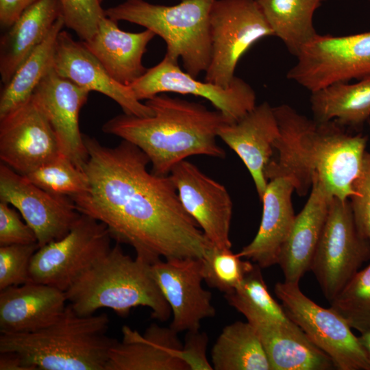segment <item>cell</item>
<instances>
[{
  "label": "cell",
  "instance_id": "7a4b0ae2",
  "mask_svg": "<svg viewBox=\"0 0 370 370\" xmlns=\"http://www.w3.org/2000/svg\"><path fill=\"white\" fill-rule=\"evenodd\" d=\"M280 134L274 144L276 157L265 170L267 181L286 177L304 197L314 177L332 197L349 199L366 152L367 138L346 132L335 121L310 119L286 104L273 107Z\"/></svg>",
  "mask_w": 370,
  "mask_h": 370
},
{
  "label": "cell",
  "instance_id": "277c9868",
  "mask_svg": "<svg viewBox=\"0 0 370 370\" xmlns=\"http://www.w3.org/2000/svg\"><path fill=\"white\" fill-rule=\"evenodd\" d=\"M107 314L81 316L69 304L51 325L26 334H1L0 352H14L27 370H105L116 339Z\"/></svg>",
  "mask_w": 370,
  "mask_h": 370
},
{
  "label": "cell",
  "instance_id": "6da1fadb",
  "mask_svg": "<svg viewBox=\"0 0 370 370\" xmlns=\"http://www.w3.org/2000/svg\"><path fill=\"white\" fill-rule=\"evenodd\" d=\"M88 190L72 199L81 214L104 223L116 243L152 264L171 258H201L211 245L182 206L169 175L147 169V155L123 140L114 147L84 135Z\"/></svg>",
  "mask_w": 370,
  "mask_h": 370
},
{
  "label": "cell",
  "instance_id": "7402d4cb",
  "mask_svg": "<svg viewBox=\"0 0 370 370\" xmlns=\"http://www.w3.org/2000/svg\"><path fill=\"white\" fill-rule=\"evenodd\" d=\"M65 292L53 286L29 282L0 291L1 334H26L56 322L64 312Z\"/></svg>",
  "mask_w": 370,
  "mask_h": 370
},
{
  "label": "cell",
  "instance_id": "5b68a950",
  "mask_svg": "<svg viewBox=\"0 0 370 370\" xmlns=\"http://www.w3.org/2000/svg\"><path fill=\"white\" fill-rule=\"evenodd\" d=\"M67 301L81 316L110 308L126 317L138 306L153 319L167 321L171 309L151 272V264L125 254L116 243L65 291Z\"/></svg>",
  "mask_w": 370,
  "mask_h": 370
},
{
  "label": "cell",
  "instance_id": "d4e9b609",
  "mask_svg": "<svg viewBox=\"0 0 370 370\" xmlns=\"http://www.w3.org/2000/svg\"><path fill=\"white\" fill-rule=\"evenodd\" d=\"M155 36L147 29L137 33L125 32L118 21L106 16L94 36L82 42L114 80L130 86L147 70L142 59Z\"/></svg>",
  "mask_w": 370,
  "mask_h": 370
},
{
  "label": "cell",
  "instance_id": "836d02e7",
  "mask_svg": "<svg viewBox=\"0 0 370 370\" xmlns=\"http://www.w3.org/2000/svg\"><path fill=\"white\" fill-rule=\"evenodd\" d=\"M204 281L225 294L234 291L254 264L243 260L231 249L210 245L201 258Z\"/></svg>",
  "mask_w": 370,
  "mask_h": 370
},
{
  "label": "cell",
  "instance_id": "83f0119b",
  "mask_svg": "<svg viewBox=\"0 0 370 370\" xmlns=\"http://www.w3.org/2000/svg\"><path fill=\"white\" fill-rule=\"evenodd\" d=\"M271 27L291 53L297 56L318 34L313 16L321 0H256Z\"/></svg>",
  "mask_w": 370,
  "mask_h": 370
},
{
  "label": "cell",
  "instance_id": "3957f363",
  "mask_svg": "<svg viewBox=\"0 0 370 370\" xmlns=\"http://www.w3.org/2000/svg\"><path fill=\"white\" fill-rule=\"evenodd\" d=\"M145 103L153 115L123 113L106 121L102 131L140 149L152 164V173L169 175L177 163L192 156L225 158L216 138L223 125L232 123L221 112L164 93Z\"/></svg>",
  "mask_w": 370,
  "mask_h": 370
},
{
  "label": "cell",
  "instance_id": "4dcf8cb0",
  "mask_svg": "<svg viewBox=\"0 0 370 370\" xmlns=\"http://www.w3.org/2000/svg\"><path fill=\"white\" fill-rule=\"evenodd\" d=\"M24 175L50 193L71 198L86 193L89 188L86 173L62 153Z\"/></svg>",
  "mask_w": 370,
  "mask_h": 370
},
{
  "label": "cell",
  "instance_id": "b9f144b4",
  "mask_svg": "<svg viewBox=\"0 0 370 370\" xmlns=\"http://www.w3.org/2000/svg\"><path fill=\"white\" fill-rule=\"evenodd\" d=\"M358 338L370 362V330L360 334Z\"/></svg>",
  "mask_w": 370,
  "mask_h": 370
},
{
  "label": "cell",
  "instance_id": "8d00e7d4",
  "mask_svg": "<svg viewBox=\"0 0 370 370\" xmlns=\"http://www.w3.org/2000/svg\"><path fill=\"white\" fill-rule=\"evenodd\" d=\"M349 199L354 222L360 236L370 243V151L365 152Z\"/></svg>",
  "mask_w": 370,
  "mask_h": 370
},
{
  "label": "cell",
  "instance_id": "e0dca14e",
  "mask_svg": "<svg viewBox=\"0 0 370 370\" xmlns=\"http://www.w3.org/2000/svg\"><path fill=\"white\" fill-rule=\"evenodd\" d=\"M89 92L58 75L53 68L32 95L55 132L60 153L82 170L88 161V153L79 130V117Z\"/></svg>",
  "mask_w": 370,
  "mask_h": 370
},
{
  "label": "cell",
  "instance_id": "ffe728a7",
  "mask_svg": "<svg viewBox=\"0 0 370 370\" xmlns=\"http://www.w3.org/2000/svg\"><path fill=\"white\" fill-rule=\"evenodd\" d=\"M280 134L277 119L267 102L256 106L239 121L223 125L219 137L241 159L254 182L260 199L267 186L266 168Z\"/></svg>",
  "mask_w": 370,
  "mask_h": 370
},
{
  "label": "cell",
  "instance_id": "52a82bcc",
  "mask_svg": "<svg viewBox=\"0 0 370 370\" xmlns=\"http://www.w3.org/2000/svg\"><path fill=\"white\" fill-rule=\"evenodd\" d=\"M369 260L370 243L356 228L349 199L333 197L310 268L329 302Z\"/></svg>",
  "mask_w": 370,
  "mask_h": 370
},
{
  "label": "cell",
  "instance_id": "4316f807",
  "mask_svg": "<svg viewBox=\"0 0 370 370\" xmlns=\"http://www.w3.org/2000/svg\"><path fill=\"white\" fill-rule=\"evenodd\" d=\"M310 101L318 121L360 126L370 119V76L353 84L336 83L312 92Z\"/></svg>",
  "mask_w": 370,
  "mask_h": 370
},
{
  "label": "cell",
  "instance_id": "4fadbf2b",
  "mask_svg": "<svg viewBox=\"0 0 370 370\" xmlns=\"http://www.w3.org/2000/svg\"><path fill=\"white\" fill-rule=\"evenodd\" d=\"M0 201L18 210L40 247L64 237L82 214L71 197L43 190L2 162Z\"/></svg>",
  "mask_w": 370,
  "mask_h": 370
},
{
  "label": "cell",
  "instance_id": "74e56055",
  "mask_svg": "<svg viewBox=\"0 0 370 370\" xmlns=\"http://www.w3.org/2000/svg\"><path fill=\"white\" fill-rule=\"evenodd\" d=\"M34 243L38 241L33 230L9 204L0 201V246Z\"/></svg>",
  "mask_w": 370,
  "mask_h": 370
},
{
  "label": "cell",
  "instance_id": "603a6c76",
  "mask_svg": "<svg viewBox=\"0 0 370 370\" xmlns=\"http://www.w3.org/2000/svg\"><path fill=\"white\" fill-rule=\"evenodd\" d=\"M294 191L293 183L286 177L268 180L260 199L262 214L260 227L252 241L237 253L239 257L251 260L261 269L278 264L296 216L292 204Z\"/></svg>",
  "mask_w": 370,
  "mask_h": 370
},
{
  "label": "cell",
  "instance_id": "e575fe53",
  "mask_svg": "<svg viewBox=\"0 0 370 370\" xmlns=\"http://www.w3.org/2000/svg\"><path fill=\"white\" fill-rule=\"evenodd\" d=\"M103 0H59L65 27L73 30L82 41L90 40L106 16Z\"/></svg>",
  "mask_w": 370,
  "mask_h": 370
},
{
  "label": "cell",
  "instance_id": "60d3db41",
  "mask_svg": "<svg viewBox=\"0 0 370 370\" xmlns=\"http://www.w3.org/2000/svg\"><path fill=\"white\" fill-rule=\"evenodd\" d=\"M0 370H27L21 357L14 352H0Z\"/></svg>",
  "mask_w": 370,
  "mask_h": 370
},
{
  "label": "cell",
  "instance_id": "f35d334b",
  "mask_svg": "<svg viewBox=\"0 0 370 370\" xmlns=\"http://www.w3.org/2000/svg\"><path fill=\"white\" fill-rule=\"evenodd\" d=\"M208 338L199 330L188 331L181 350V358L189 370H212L206 357Z\"/></svg>",
  "mask_w": 370,
  "mask_h": 370
},
{
  "label": "cell",
  "instance_id": "30bf717a",
  "mask_svg": "<svg viewBox=\"0 0 370 370\" xmlns=\"http://www.w3.org/2000/svg\"><path fill=\"white\" fill-rule=\"evenodd\" d=\"M106 225L82 214L67 234L40 247L29 267L32 282L64 292L111 249Z\"/></svg>",
  "mask_w": 370,
  "mask_h": 370
},
{
  "label": "cell",
  "instance_id": "8992f818",
  "mask_svg": "<svg viewBox=\"0 0 370 370\" xmlns=\"http://www.w3.org/2000/svg\"><path fill=\"white\" fill-rule=\"evenodd\" d=\"M216 0H180L174 5L126 0L105 10L107 17L145 27L166 42L165 57L196 77L207 70L211 57L210 14Z\"/></svg>",
  "mask_w": 370,
  "mask_h": 370
},
{
  "label": "cell",
  "instance_id": "ee69618b",
  "mask_svg": "<svg viewBox=\"0 0 370 370\" xmlns=\"http://www.w3.org/2000/svg\"><path fill=\"white\" fill-rule=\"evenodd\" d=\"M321 1H325V0H321Z\"/></svg>",
  "mask_w": 370,
  "mask_h": 370
},
{
  "label": "cell",
  "instance_id": "8fae6325",
  "mask_svg": "<svg viewBox=\"0 0 370 370\" xmlns=\"http://www.w3.org/2000/svg\"><path fill=\"white\" fill-rule=\"evenodd\" d=\"M286 77L309 91L370 76V31L317 34L296 56Z\"/></svg>",
  "mask_w": 370,
  "mask_h": 370
},
{
  "label": "cell",
  "instance_id": "cb8c5ba5",
  "mask_svg": "<svg viewBox=\"0 0 370 370\" xmlns=\"http://www.w3.org/2000/svg\"><path fill=\"white\" fill-rule=\"evenodd\" d=\"M332 197L315 177L308 200L295 216L278 258L284 282L299 284L310 270Z\"/></svg>",
  "mask_w": 370,
  "mask_h": 370
},
{
  "label": "cell",
  "instance_id": "1f68e13d",
  "mask_svg": "<svg viewBox=\"0 0 370 370\" xmlns=\"http://www.w3.org/2000/svg\"><path fill=\"white\" fill-rule=\"evenodd\" d=\"M330 303L352 328L360 334L369 331L370 264L360 269Z\"/></svg>",
  "mask_w": 370,
  "mask_h": 370
},
{
  "label": "cell",
  "instance_id": "9c48e42d",
  "mask_svg": "<svg viewBox=\"0 0 370 370\" xmlns=\"http://www.w3.org/2000/svg\"><path fill=\"white\" fill-rule=\"evenodd\" d=\"M210 62L204 81L227 87L243 54L273 33L256 0H216L210 14Z\"/></svg>",
  "mask_w": 370,
  "mask_h": 370
},
{
  "label": "cell",
  "instance_id": "7c38bea8",
  "mask_svg": "<svg viewBox=\"0 0 370 370\" xmlns=\"http://www.w3.org/2000/svg\"><path fill=\"white\" fill-rule=\"evenodd\" d=\"M129 86L140 101L170 92L204 97L232 123L239 121L256 106L255 91L241 78L235 77L226 88L199 81L183 71L178 62L165 56Z\"/></svg>",
  "mask_w": 370,
  "mask_h": 370
},
{
  "label": "cell",
  "instance_id": "d6986e66",
  "mask_svg": "<svg viewBox=\"0 0 370 370\" xmlns=\"http://www.w3.org/2000/svg\"><path fill=\"white\" fill-rule=\"evenodd\" d=\"M122 338L110 350L105 370H189L181 358L183 345L170 327L151 323L143 334L123 325Z\"/></svg>",
  "mask_w": 370,
  "mask_h": 370
},
{
  "label": "cell",
  "instance_id": "d590c367",
  "mask_svg": "<svg viewBox=\"0 0 370 370\" xmlns=\"http://www.w3.org/2000/svg\"><path fill=\"white\" fill-rule=\"evenodd\" d=\"M40 247L38 243L0 246V291L32 282V258Z\"/></svg>",
  "mask_w": 370,
  "mask_h": 370
},
{
  "label": "cell",
  "instance_id": "2e32d148",
  "mask_svg": "<svg viewBox=\"0 0 370 370\" xmlns=\"http://www.w3.org/2000/svg\"><path fill=\"white\" fill-rule=\"evenodd\" d=\"M201 258H171L151 264V274L173 314L170 328L179 333L199 330L216 314L212 293L202 286Z\"/></svg>",
  "mask_w": 370,
  "mask_h": 370
},
{
  "label": "cell",
  "instance_id": "9a60e30c",
  "mask_svg": "<svg viewBox=\"0 0 370 370\" xmlns=\"http://www.w3.org/2000/svg\"><path fill=\"white\" fill-rule=\"evenodd\" d=\"M60 153L55 132L32 96L0 118V159L26 175Z\"/></svg>",
  "mask_w": 370,
  "mask_h": 370
},
{
  "label": "cell",
  "instance_id": "ab89813d",
  "mask_svg": "<svg viewBox=\"0 0 370 370\" xmlns=\"http://www.w3.org/2000/svg\"><path fill=\"white\" fill-rule=\"evenodd\" d=\"M39 0H0V25L8 28L29 6Z\"/></svg>",
  "mask_w": 370,
  "mask_h": 370
},
{
  "label": "cell",
  "instance_id": "ba28073f",
  "mask_svg": "<svg viewBox=\"0 0 370 370\" xmlns=\"http://www.w3.org/2000/svg\"><path fill=\"white\" fill-rule=\"evenodd\" d=\"M274 291L289 317L339 370H370L358 336L331 308H324L305 295L299 284L278 282Z\"/></svg>",
  "mask_w": 370,
  "mask_h": 370
},
{
  "label": "cell",
  "instance_id": "484cf974",
  "mask_svg": "<svg viewBox=\"0 0 370 370\" xmlns=\"http://www.w3.org/2000/svg\"><path fill=\"white\" fill-rule=\"evenodd\" d=\"M62 16L59 0H39L27 8L0 39V75L7 84Z\"/></svg>",
  "mask_w": 370,
  "mask_h": 370
},
{
  "label": "cell",
  "instance_id": "d6a6232c",
  "mask_svg": "<svg viewBox=\"0 0 370 370\" xmlns=\"http://www.w3.org/2000/svg\"><path fill=\"white\" fill-rule=\"evenodd\" d=\"M224 296L227 303L239 312L247 309L283 322L293 321L283 306L271 295L261 268L255 263L239 286Z\"/></svg>",
  "mask_w": 370,
  "mask_h": 370
},
{
  "label": "cell",
  "instance_id": "f1b7e54d",
  "mask_svg": "<svg viewBox=\"0 0 370 370\" xmlns=\"http://www.w3.org/2000/svg\"><path fill=\"white\" fill-rule=\"evenodd\" d=\"M210 355L215 370H271L262 344L247 321H238L226 325Z\"/></svg>",
  "mask_w": 370,
  "mask_h": 370
},
{
  "label": "cell",
  "instance_id": "f546056e",
  "mask_svg": "<svg viewBox=\"0 0 370 370\" xmlns=\"http://www.w3.org/2000/svg\"><path fill=\"white\" fill-rule=\"evenodd\" d=\"M64 27L61 16L44 40L20 64L10 80L3 85L0 118L28 101L42 78L53 68L56 41Z\"/></svg>",
  "mask_w": 370,
  "mask_h": 370
},
{
  "label": "cell",
  "instance_id": "5bb4252c",
  "mask_svg": "<svg viewBox=\"0 0 370 370\" xmlns=\"http://www.w3.org/2000/svg\"><path fill=\"white\" fill-rule=\"evenodd\" d=\"M187 213L196 221L209 243L231 249L232 201L225 187L186 160L169 174Z\"/></svg>",
  "mask_w": 370,
  "mask_h": 370
},
{
  "label": "cell",
  "instance_id": "7bdbcfd3",
  "mask_svg": "<svg viewBox=\"0 0 370 370\" xmlns=\"http://www.w3.org/2000/svg\"><path fill=\"white\" fill-rule=\"evenodd\" d=\"M369 123H370V119H369Z\"/></svg>",
  "mask_w": 370,
  "mask_h": 370
},
{
  "label": "cell",
  "instance_id": "44dd1931",
  "mask_svg": "<svg viewBox=\"0 0 370 370\" xmlns=\"http://www.w3.org/2000/svg\"><path fill=\"white\" fill-rule=\"evenodd\" d=\"M240 313L256 330L271 370H327L334 367L330 357L315 346L293 321L286 323L247 309Z\"/></svg>",
  "mask_w": 370,
  "mask_h": 370
},
{
  "label": "cell",
  "instance_id": "ac0fdd59",
  "mask_svg": "<svg viewBox=\"0 0 370 370\" xmlns=\"http://www.w3.org/2000/svg\"><path fill=\"white\" fill-rule=\"evenodd\" d=\"M53 69L89 92H100L117 103L123 113L137 116L153 114L152 110L134 95L129 86L114 80L82 41H76L63 29L55 46Z\"/></svg>",
  "mask_w": 370,
  "mask_h": 370
}]
</instances>
